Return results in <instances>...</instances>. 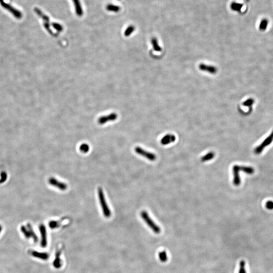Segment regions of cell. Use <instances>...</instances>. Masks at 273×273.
Listing matches in <instances>:
<instances>
[{
    "label": "cell",
    "instance_id": "obj_23",
    "mask_svg": "<svg viewBox=\"0 0 273 273\" xmlns=\"http://www.w3.org/2000/svg\"><path fill=\"white\" fill-rule=\"evenodd\" d=\"M135 29V28L134 26L133 25H130L126 29V30L124 31V36H128L131 35L132 33L134 32Z\"/></svg>",
    "mask_w": 273,
    "mask_h": 273
},
{
    "label": "cell",
    "instance_id": "obj_22",
    "mask_svg": "<svg viewBox=\"0 0 273 273\" xmlns=\"http://www.w3.org/2000/svg\"><path fill=\"white\" fill-rule=\"evenodd\" d=\"M267 25H268V21L267 20V19L263 20L260 23V30L262 31H265L266 29L267 28Z\"/></svg>",
    "mask_w": 273,
    "mask_h": 273
},
{
    "label": "cell",
    "instance_id": "obj_29",
    "mask_svg": "<svg viewBox=\"0 0 273 273\" xmlns=\"http://www.w3.org/2000/svg\"><path fill=\"white\" fill-rule=\"evenodd\" d=\"M265 207L269 210L273 209V201H269L265 203Z\"/></svg>",
    "mask_w": 273,
    "mask_h": 273
},
{
    "label": "cell",
    "instance_id": "obj_26",
    "mask_svg": "<svg viewBox=\"0 0 273 273\" xmlns=\"http://www.w3.org/2000/svg\"><path fill=\"white\" fill-rule=\"evenodd\" d=\"M254 100L253 99H249L246 100V101H245L243 103V105H244V106L250 107V106H251L253 105V104L254 103Z\"/></svg>",
    "mask_w": 273,
    "mask_h": 273
},
{
    "label": "cell",
    "instance_id": "obj_13",
    "mask_svg": "<svg viewBox=\"0 0 273 273\" xmlns=\"http://www.w3.org/2000/svg\"><path fill=\"white\" fill-rule=\"evenodd\" d=\"M61 254V250H58L56 251L55 255V258L53 262V265L54 267L56 269H59L61 267L62 265V261H61L60 256Z\"/></svg>",
    "mask_w": 273,
    "mask_h": 273
},
{
    "label": "cell",
    "instance_id": "obj_3",
    "mask_svg": "<svg viewBox=\"0 0 273 273\" xmlns=\"http://www.w3.org/2000/svg\"><path fill=\"white\" fill-rule=\"evenodd\" d=\"M135 151L138 154L141 155V156L144 157L148 159L149 161H154L156 159V155L154 153H152L150 152L145 150L141 147L139 146H137L135 148Z\"/></svg>",
    "mask_w": 273,
    "mask_h": 273
},
{
    "label": "cell",
    "instance_id": "obj_4",
    "mask_svg": "<svg viewBox=\"0 0 273 273\" xmlns=\"http://www.w3.org/2000/svg\"><path fill=\"white\" fill-rule=\"evenodd\" d=\"M273 132L264 140V141L262 142L260 145L256 147V148L254 149V153L256 154H259L260 153H262L264 148L267 146H269L273 142Z\"/></svg>",
    "mask_w": 273,
    "mask_h": 273
},
{
    "label": "cell",
    "instance_id": "obj_7",
    "mask_svg": "<svg viewBox=\"0 0 273 273\" xmlns=\"http://www.w3.org/2000/svg\"><path fill=\"white\" fill-rule=\"evenodd\" d=\"M49 183H50V185L57 188L62 191H65L67 188L66 184L59 181L58 179H56L55 178H50V179H49Z\"/></svg>",
    "mask_w": 273,
    "mask_h": 273
},
{
    "label": "cell",
    "instance_id": "obj_6",
    "mask_svg": "<svg viewBox=\"0 0 273 273\" xmlns=\"http://www.w3.org/2000/svg\"><path fill=\"white\" fill-rule=\"evenodd\" d=\"M233 184L236 186L240 185L241 179L239 175V172L241 170L240 166L235 165L233 166Z\"/></svg>",
    "mask_w": 273,
    "mask_h": 273
},
{
    "label": "cell",
    "instance_id": "obj_28",
    "mask_svg": "<svg viewBox=\"0 0 273 273\" xmlns=\"http://www.w3.org/2000/svg\"><path fill=\"white\" fill-rule=\"evenodd\" d=\"M60 222H57V221H51L49 223V226L50 228L52 229H54L58 227V226L59 225Z\"/></svg>",
    "mask_w": 273,
    "mask_h": 273
},
{
    "label": "cell",
    "instance_id": "obj_18",
    "mask_svg": "<svg viewBox=\"0 0 273 273\" xmlns=\"http://www.w3.org/2000/svg\"><path fill=\"white\" fill-rule=\"evenodd\" d=\"M241 170L248 175H252L254 172V168L250 166H240Z\"/></svg>",
    "mask_w": 273,
    "mask_h": 273
},
{
    "label": "cell",
    "instance_id": "obj_2",
    "mask_svg": "<svg viewBox=\"0 0 273 273\" xmlns=\"http://www.w3.org/2000/svg\"><path fill=\"white\" fill-rule=\"evenodd\" d=\"M98 193L100 203V205L101 206L103 214L105 218H110L111 215V210L107 205V203L106 201L103 190L101 188H99L98 189Z\"/></svg>",
    "mask_w": 273,
    "mask_h": 273
},
{
    "label": "cell",
    "instance_id": "obj_14",
    "mask_svg": "<svg viewBox=\"0 0 273 273\" xmlns=\"http://www.w3.org/2000/svg\"><path fill=\"white\" fill-rule=\"evenodd\" d=\"M31 254L36 258H39L43 260H48L49 258V254L47 252H38L33 251L31 252Z\"/></svg>",
    "mask_w": 273,
    "mask_h": 273
},
{
    "label": "cell",
    "instance_id": "obj_11",
    "mask_svg": "<svg viewBox=\"0 0 273 273\" xmlns=\"http://www.w3.org/2000/svg\"><path fill=\"white\" fill-rule=\"evenodd\" d=\"M40 234L42 236V240H41V246L43 247H45L47 245V231H46V227L43 225L40 226Z\"/></svg>",
    "mask_w": 273,
    "mask_h": 273
},
{
    "label": "cell",
    "instance_id": "obj_16",
    "mask_svg": "<svg viewBox=\"0 0 273 273\" xmlns=\"http://www.w3.org/2000/svg\"><path fill=\"white\" fill-rule=\"evenodd\" d=\"M151 44H152V45L153 46L154 50L155 51H161V50H162V49H161V46H159L158 40H157V39L156 38H153L151 39Z\"/></svg>",
    "mask_w": 273,
    "mask_h": 273
},
{
    "label": "cell",
    "instance_id": "obj_24",
    "mask_svg": "<svg viewBox=\"0 0 273 273\" xmlns=\"http://www.w3.org/2000/svg\"><path fill=\"white\" fill-rule=\"evenodd\" d=\"M34 11L36 12V13L38 14V15L40 16V17H42L43 18V19L45 20V21H46V22H48V21H49V18H48L47 16L45 15H44V14L42 12L40 11V10L38 9V8H35L34 9Z\"/></svg>",
    "mask_w": 273,
    "mask_h": 273
},
{
    "label": "cell",
    "instance_id": "obj_27",
    "mask_svg": "<svg viewBox=\"0 0 273 273\" xmlns=\"http://www.w3.org/2000/svg\"><path fill=\"white\" fill-rule=\"evenodd\" d=\"M52 26L54 29L59 31H61L63 30V27L60 24L57 23H53Z\"/></svg>",
    "mask_w": 273,
    "mask_h": 273
},
{
    "label": "cell",
    "instance_id": "obj_8",
    "mask_svg": "<svg viewBox=\"0 0 273 273\" xmlns=\"http://www.w3.org/2000/svg\"><path fill=\"white\" fill-rule=\"evenodd\" d=\"M199 68L202 71L207 72L210 74H215L217 73V68L212 65H207L201 63L199 65Z\"/></svg>",
    "mask_w": 273,
    "mask_h": 273
},
{
    "label": "cell",
    "instance_id": "obj_12",
    "mask_svg": "<svg viewBox=\"0 0 273 273\" xmlns=\"http://www.w3.org/2000/svg\"><path fill=\"white\" fill-rule=\"evenodd\" d=\"M73 3L75 6V10L78 16H82L83 15V10H82V5L80 4V0H73Z\"/></svg>",
    "mask_w": 273,
    "mask_h": 273
},
{
    "label": "cell",
    "instance_id": "obj_19",
    "mask_svg": "<svg viewBox=\"0 0 273 273\" xmlns=\"http://www.w3.org/2000/svg\"><path fill=\"white\" fill-rule=\"evenodd\" d=\"M243 7L242 4L236 3V2H233L231 5V8L233 11H235L240 12L241 10L242 9Z\"/></svg>",
    "mask_w": 273,
    "mask_h": 273
},
{
    "label": "cell",
    "instance_id": "obj_5",
    "mask_svg": "<svg viewBox=\"0 0 273 273\" xmlns=\"http://www.w3.org/2000/svg\"><path fill=\"white\" fill-rule=\"evenodd\" d=\"M1 4L3 8L7 10L10 13H11L17 19H21L22 17V14L21 12L19 11L18 10L15 9L9 4H7L4 2H1Z\"/></svg>",
    "mask_w": 273,
    "mask_h": 273
},
{
    "label": "cell",
    "instance_id": "obj_17",
    "mask_svg": "<svg viewBox=\"0 0 273 273\" xmlns=\"http://www.w3.org/2000/svg\"><path fill=\"white\" fill-rule=\"evenodd\" d=\"M106 9L107 11L113 12H119L120 10L119 6L113 4H108L106 6Z\"/></svg>",
    "mask_w": 273,
    "mask_h": 273
},
{
    "label": "cell",
    "instance_id": "obj_1",
    "mask_svg": "<svg viewBox=\"0 0 273 273\" xmlns=\"http://www.w3.org/2000/svg\"><path fill=\"white\" fill-rule=\"evenodd\" d=\"M140 216L141 218L143 219L144 221L146 223L148 226L153 231L154 233L158 234L161 232V228L159 227L155 223L153 220L150 218L148 212L145 211L143 210L140 213Z\"/></svg>",
    "mask_w": 273,
    "mask_h": 273
},
{
    "label": "cell",
    "instance_id": "obj_21",
    "mask_svg": "<svg viewBox=\"0 0 273 273\" xmlns=\"http://www.w3.org/2000/svg\"><path fill=\"white\" fill-rule=\"evenodd\" d=\"M79 149L82 153H88V151L90 150V146L87 144L83 143L80 145Z\"/></svg>",
    "mask_w": 273,
    "mask_h": 273
},
{
    "label": "cell",
    "instance_id": "obj_30",
    "mask_svg": "<svg viewBox=\"0 0 273 273\" xmlns=\"http://www.w3.org/2000/svg\"><path fill=\"white\" fill-rule=\"evenodd\" d=\"M2 2H3V0H0V3Z\"/></svg>",
    "mask_w": 273,
    "mask_h": 273
},
{
    "label": "cell",
    "instance_id": "obj_25",
    "mask_svg": "<svg viewBox=\"0 0 273 273\" xmlns=\"http://www.w3.org/2000/svg\"><path fill=\"white\" fill-rule=\"evenodd\" d=\"M238 273H246L245 269V262L244 260H241L240 263Z\"/></svg>",
    "mask_w": 273,
    "mask_h": 273
},
{
    "label": "cell",
    "instance_id": "obj_15",
    "mask_svg": "<svg viewBox=\"0 0 273 273\" xmlns=\"http://www.w3.org/2000/svg\"><path fill=\"white\" fill-rule=\"evenodd\" d=\"M215 155H216V154L214 152L210 151L206 154H205L204 156H203L201 158V161L202 162H206V161H211L215 157Z\"/></svg>",
    "mask_w": 273,
    "mask_h": 273
},
{
    "label": "cell",
    "instance_id": "obj_10",
    "mask_svg": "<svg viewBox=\"0 0 273 273\" xmlns=\"http://www.w3.org/2000/svg\"><path fill=\"white\" fill-rule=\"evenodd\" d=\"M117 116L116 114L115 113H112L110 115H108L107 116H104V117H100L98 122L100 124H103L110 121H113L117 119Z\"/></svg>",
    "mask_w": 273,
    "mask_h": 273
},
{
    "label": "cell",
    "instance_id": "obj_20",
    "mask_svg": "<svg viewBox=\"0 0 273 273\" xmlns=\"http://www.w3.org/2000/svg\"><path fill=\"white\" fill-rule=\"evenodd\" d=\"M159 258L161 262L163 263H165L168 260V255L165 251H162L159 253L158 254Z\"/></svg>",
    "mask_w": 273,
    "mask_h": 273
},
{
    "label": "cell",
    "instance_id": "obj_9",
    "mask_svg": "<svg viewBox=\"0 0 273 273\" xmlns=\"http://www.w3.org/2000/svg\"><path fill=\"white\" fill-rule=\"evenodd\" d=\"M176 136L172 134H167L163 136L161 140V143L162 145H167L175 142Z\"/></svg>",
    "mask_w": 273,
    "mask_h": 273
}]
</instances>
